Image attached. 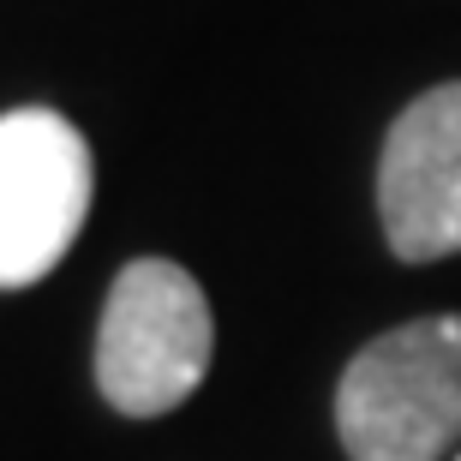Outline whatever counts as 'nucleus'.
<instances>
[{
	"label": "nucleus",
	"instance_id": "nucleus-2",
	"mask_svg": "<svg viewBox=\"0 0 461 461\" xmlns=\"http://www.w3.org/2000/svg\"><path fill=\"white\" fill-rule=\"evenodd\" d=\"M216 324L210 300L174 258H132L114 276L96 330V390L114 413H174L210 372Z\"/></svg>",
	"mask_w": 461,
	"mask_h": 461
},
{
	"label": "nucleus",
	"instance_id": "nucleus-3",
	"mask_svg": "<svg viewBox=\"0 0 461 461\" xmlns=\"http://www.w3.org/2000/svg\"><path fill=\"white\" fill-rule=\"evenodd\" d=\"M96 162L54 108L0 114V288H31L72 252L90 216Z\"/></svg>",
	"mask_w": 461,
	"mask_h": 461
},
{
	"label": "nucleus",
	"instance_id": "nucleus-4",
	"mask_svg": "<svg viewBox=\"0 0 461 461\" xmlns=\"http://www.w3.org/2000/svg\"><path fill=\"white\" fill-rule=\"evenodd\" d=\"M377 216L408 264L461 252V78L395 114L377 162Z\"/></svg>",
	"mask_w": 461,
	"mask_h": 461
},
{
	"label": "nucleus",
	"instance_id": "nucleus-1",
	"mask_svg": "<svg viewBox=\"0 0 461 461\" xmlns=\"http://www.w3.org/2000/svg\"><path fill=\"white\" fill-rule=\"evenodd\" d=\"M336 431L354 461H438L461 444V318H413L348 359Z\"/></svg>",
	"mask_w": 461,
	"mask_h": 461
}]
</instances>
